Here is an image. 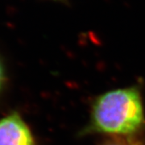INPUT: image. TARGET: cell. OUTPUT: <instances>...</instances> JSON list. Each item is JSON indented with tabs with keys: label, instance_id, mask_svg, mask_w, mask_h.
<instances>
[{
	"label": "cell",
	"instance_id": "7a4b0ae2",
	"mask_svg": "<svg viewBox=\"0 0 145 145\" xmlns=\"http://www.w3.org/2000/svg\"><path fill=\"white\" fill-rule=\"evenodd\" d=\"M0 145H34L31 131L17 113L0 119Z\"/></svg>",
	"mask_w": 145,
	"mask_h": 145
},
{
	"label": "cell",
	"instance_id": "277c9868",
	"mask_svg": "<svg viewBox=\"0 0 145 145\" xmlns=\"http://www.w3.org/2000/svg\"><path fill=\"white\" fill-rule=\"evenodd\" d=\"M106 145H140L139 144H134V143H129V144H110Z\"/></svg>",
	"mask_w": 145,
	"mask_h": 145
},
{
	"label": "cell",
	"instance_id": "6da1fadb",
	"mask_svg": "<svg viewBox=\"0 0 145 145\" xmlns=\"http://www.w3.org/2000/svg\"><path fill=\"white\" fill-rule=\"evenodd\" d=\"M92 123L100 132L127 135L136 131L144 123L139 91L119 89L101 95L93 104Z\"/></svg>",
	"mask_w": 145,
	"mask_h": 145
},
{
	"label": "cell",
	"instance_id": "3957f363",
	"mask_svg": "<svg viewBox=\"0 0 145 145\" xmlns=\"http://www.w3.org/2000/svg\"><path fill=\"white\" fill-rule=\"evenodd\" d=\"M3 81H4V69H3V64L0 61V89L3 86Z\"/></svg>",
	"mask_w": 145,
	"mask_h": 145
}]
</instances>
